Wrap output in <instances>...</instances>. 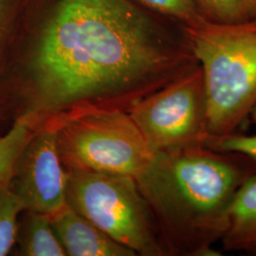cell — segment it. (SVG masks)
I'll list each match as a JSON object with an SVG mask.
<instances>
[{
  "mask_svg": "<svg viewBox=\"0 0 256 256\" xmlns=\"http://www.w3.org/2000/svg\"><path fill=\"white\" fill-rule=\"evenodd\" d=\"M198 66L185 27L133 0H24L0 90L14 118L42 122L126 108Z\"/></svg>",
  "mask_w": 256,
  "mask_h": 256,
  "instance_id": "6da1fadb",
  "label": "cell"
},
{
  "mask_svg": "<svg viewBox=\"0 0 256 256\" xmlns=\"http://www.w3.org/2000/svg\"><path fill=\"white\" fill-rule=\"evenodd\" d=\"M256 160L203 146L155 152L136 182L169 254L218 256L239 187Z\"/></svg>",
  "mask_w": 256,
  "mask_h": 256,
  "instance_id": "7a4b0ae2",
  "label": "cell"
},
{
  "mask_svg": "<svg viewBox=\"0 0 256 256\" xmlns=\"http://www.w3.org/2000/svg\"><path fill=\"white\" fill-rule=\"evenodd\" d=\"M202 68L208 136L234 133L256 104V19L185 27Z\"/></svg>",
  "mask_w": 256,
  "mask_h": 256,
  "instance_id": "3957f363",
  "label": "cell"
},
{
  "mask_svg": "<svg viewBox=\"0 0 256 256\" xmlns=\"http://www.w3.org/2000/svg\"><path fill=\"white\" fill-rule=\"evenodd\" d=\"M50 120L64 167L135 180L149 164L153 152L120 106L86 104L66 111Z\"/></svg>",
  "mask_w": 256,
  "mask_h": 256,
  "instance_id": "277c9868",
  "label": "cell"
},
{
  "mask_svg": "<svg viewBox=\"0 0 256 256\" xmlns=\"http://www.w3.org/2000/svg\"><path fill=\"white\" fill-rule=\"evenodd\" d=\"M68 172V206L136 254L167 256L134 178L72 169Z\"/></svg>",
  "mask_w": 256,
  "mask_h": 256,
  "instance_id": "5b68a950",
  "label": "cell"
},
{
  "mask_svg": "<svg viewBox=\"0 0 256 256\" xmlns=\"http://www.w3.org/2000/svg\"><path fill=\"white\" fill-rule=\"evenodd\" d=\"M126 110L153 153L203 146L208 137L207 100L200 64Z\"/></svg>",
  "mask_w": 256,
  "mask_h": 256,
  "instance_id": "8992f818",
  "label": "cell"
},
{
  "mask_svg": "<svg viewBox=\"0 0 256 256\" xmlns=\"http://www.w3.org/2000/svg\"><path fill=\"white\" fill-rule=\"evenodd\" d=\"M68 178L56 130L50 120H44L19 156L10 187L25 210L52 216L66 206Z\"/></svg>",
  "mask_w": 256,
  "mask_h": 256,
  "instance_id": "52a82bcc",
  "label": "cell"
},
{
  "mask_svg": "<svg viewBox=\"0 0 256 256\" xmlns=\"http://www.w3.org/2000/svg\"><path fill=\"white\" fill-rule=\"evenodd\" d=\"M50 221L66 256H137L68 205L50 216Z\"/></svg>",
  "mask_w": 256,
  "mask_h": 256,
  "instance_id": "ba28073f",
  "label": "cell"
},
{
  "mask_svg": "<svg viewBox=\"0 0 256 256\" xmlns=\"http://www.w3.org/2000/svg\"><path fill=\"white\" fill-rule=\"evenodd\" d=\"M220 243L224 252L256 256V173L248 178L236 194L229 227Z\"/></svg>",
  "mask_w": 256,
  "mask_h": 256,
  "instance_id": "9c48e42d",
  "label": "cell"
},
{
  "mask_svg": "<svg viewBox=\"0 0 256 256\" xmlns=\"http://www.w3.org/2000/svg\"><path fill=\"white\" fill-rule=\"evenodd\" d=\"M24 214L16 239L21 256H66L52 225L50 216L32 210H24Z\"/></svg>",
  "mask_w": 256,
  "mask_h": 256,
  "instance_id": "30bf717a",
  "label": "cell"
},
{
  "mask_svg": "<svg viewBox=\"0 0 256 256\" xmlns=\"http://www.w3.org/2000/svg\"><path fill=\"white\" fill-rule=\"evenodd\" d=\"M39 126L36 118L20 115L14 118L9 130L0 136V190L9 185L19 156Z\"/></svg>",
  "mask_w": 256,
  "mask_h": 256,
  "instance_id": "8fae6325",
  "label": "cell"
},
{
  "mask_svg": "<svg viewBox=\"0 0 256 256\" xmlns=\"http://www.w3.org/2000/svg\"><path fill=\"white\" fill-rule=\"evenodd\" d=\"M202 16L220 24L256 19V0H194Z\"/></svg>",
  "mask_w": 256,
  "mask_h": 256,
  "instance_id": "7c38bea8",
  "label": "cell"
},
{
  "mask_svg": "<svg viewBox=\"0 0 256 256\" xmlns=\"http://www.w3.org/2000/svg\"><path fill=\"white\" fill-rule=\"evenodd\" d=\"M25 207L10 185L0 190V256H7L16 242L19 216Z\"/></svg>",
  "mask_w": 256,
  "mask_h": 256,
  "instance_id": "4fadbf2b",
  "label": "cell"
},
{
  "mask_svg": "<svg viewBox=\"0 0 256 256\" xmlns=\"http://www.w3.org/2000/svg\"><path fill=\"white\" fill-rule=\"evenodd\" d=\"M144 8L172 19L184 27L200 23L202 19L200 12L194 0H133Z\"/></svg>",
  "mask_w": 256,
  "mask_h": 256,
  "instance_id": "5bb4252c",
  "label": "cell"
},
{
  "mask_svg": "<svg viewBox=\"0 0 256 256\" xmlns=\"http://www.w3.org/2000/svg\"><path fill=\"white\" fill-rule=\"evenodd\" d=\"M24 0H0V76L12 44Z\"/></svg>",
  "mask_w": 256,
  "mask_h": 256,
  "instance_id": "9a60e30c",
  "label": "cell"
},
{
  "mask_svg": "<svg viewBox=\"0 0 256 256\" xmlns=\"http://www.w3.org/2000/svg\"><path fill=\"white\" fill-rule=\"evenodd\" d=\"M203 146L214 151L238 153L256 160V135L246 136L234 132L218 137L208 136Z\"/></svg>",
  "mask_w": 256,
  "mask_h": 256,
  "instance_id": "2e32d148",
  "label": "cell"
},
{
  "mask_svg": "<svg viewBox=\"0 0 256 256\" xmlns=\"http://www.w3.org/2000/svg\"><path fill=\"white\" fill-rule=\"evenodd\" d=\"M12 115V112L4 94L0 90V120L6 119L7 116Z\"/></svg>",
  "mask_w": 256,
  "mask_h": 256,
  "instance_id": "e0dca14e",
  "label": "cell"
},
{
  "mask_svg": "<svg viewBox=\"0 0 256 256\" xmlns=\"http://www.w3.org/2000/svg\"><path fill=\"white\" fill-rule=\"evenodd\" d=\"M250 115H252V119L254 120V122H256V104L254 106V108H252V110Z\"/></svg>",
  "mask_w": 256,
  "mask_h": 256,
  "instance_id": "ac0fdd59",
  "label": "cell"
}]
</instances>
